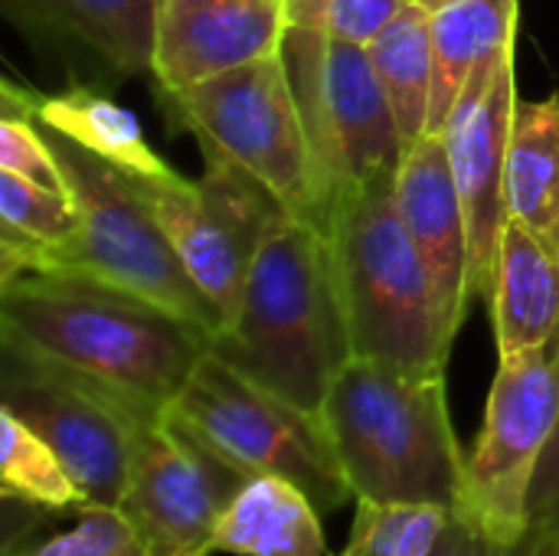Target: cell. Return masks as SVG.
Masks as SVG:
<instances>
[{"instance_id": "6da1fadb", "label": "cell", "mask_w": 559, "mask_h": 556, "mask_svg": "<svg viewBox=\"0 0 559 556\" xmlns=\"http://www.w3.org/2000/svg\"><path fill=\"white\" fill-rule=\"evenodd\" d=\"M0 344H10L124 406L141 423L170 413L210 354V331L177 311L52 269L0 282Z\"/></svg>"}, {"instance_id": "7a4b0ae2", "label": "cell", "mask_w": 559, "mask_h": 556, "mask_svg": "<svg viewBox=\"0 0 559 556\" xmlns=\"http://www.w3.org/2000/svg\"><path fill=\"white\" fill-rule=\"evenodd\" d=\"M210 354L298 410L321 413L331 383L354 360L328 233L298 216L269 233Z\"/></svg>"}, {"instance_id": "3957f363", "label": "cell", "mask_w": 559, "mask_h": 556, "mask_svg": "<svg viewBox=\"0 0 559 556\" xmlns=\"http://www.w3.org/2000/svg\"><path fill=\"white\" fill-rule=\"evenodd\" d=\"M318 416L357 501L465 511L468 456L449 416L445 374L354 357Z\"/></svg>"}, {"instance_id": "277c9868", "label": "cell", "mask_w": 559, "mask_h": 556, "mask_svg": "<svg viewBox=\"0 0 559 556\" xmlns=\"http://www.w3.org/2000/svg\"><path fill=\"white\" fill-rule=\"evenodd\" d=\"M328 242L350 324L354 357L409 374H445L449 338L429 272L396 206V177L344 193Z\"/></svg>"}, {"instance_id": "5b68a950", "label": "cell", "mask_w": 559, "mask_h": 556, "mask_svg": "<svg viewBox=\"0 0 559 556\" xmlns=\"http://www.w3.org/2000/svg\"><path fill=\"white\" fill-rule=\"evenodd\" d=\"M43 134L62 167L66 190L75 206V239L39 272H85L177 311L210 331V338L223 331V315L190 279L138 184L66 134L52 128H43Z\"/></svg>"}, {"instance_id": "8992f818", "label": "cell", "mask_w": 559, "mask_h": 556, "mask_svg": "<svg viewBox=\"0 0 559 556\" xmlns=\"http://www.w3.org/2000/svg\"><path fill=\"white\" fill-rule=\"evenodd\" d=\"M160 95L206 154L233 161L265 184L292 216L328 233V210L282 49Z\"/></svg>"}, {"instance_id": "52a82bcc", "label": "cell", "mask_w": 559, "mask_h": 556, "mask_svg": "<svg viewBox=\"0 0 559 556\" xmlns=\"http://www.w3.org/2000/svg\"><path fill=\"white\" fill-rule=\"evenodd\" d=\"M282 59L305 121L318 190L328 210L373 180L396 177L406 141L367 46L285 29Z\"/></svg>"}, {"instance_id": "ba28073f", "label": "cell", "mask_w": 559, "mask_h": 556, "mask_svg": "<svg viewBox=\"0 0 559 556\" xmlns=\"http://www.w3.org/2000/svg\"><path fill=\"white\" fill-rule=\"evenodd\" d=\"M170 413L246 478H285L298 485L321 514L354 498L321 416L252 383L213 354L200 360Z\"/></svg>"}, {"instance_id": "9c48e42d", "label": "cell", "mask_w": 559, "mask_h": 556, "mask_svg": "<svg viewBox=\"0 0 559 556\" xmlns=\"http://www.w3.org/2000/svg\"><path fill=\"white\" fill-rule=\"evenodd\" d=\"M203 157L206 170L200 180H187L177 170L154 180L128 177L138 184L174 252L197 288L216 305L226 328L262 242L292 213L265 184L233 161L206 151Z\"/></svg>"}, {"instance_id": "30bf717a", "label": "cell", "mask_w": 559, "mask_h": 556, "mask_svg": "<svg viewBox=\"0 0 559 556\" xmlns=\"http://www.w3.org/2000/svg\"><path fill=\"white\" fill-rule=\"evenodd\" d=\"M559 416V344L498 357L485 426L468 456L465 511L501 556L524 531L527 492Z\"/></svg>"}, {"instance_id": "8fae6325", "label": "cell", "mask_w": 559, "mask_h": 556, "mask_svg": "<svg viewBox=\"0 0 559 556\" xmlns=\"http://www.w3.org/2000/svg\"><path fill=\"white\" fill-rule=\"evenodd\" d=\"M0 351V406L49 442L88 508H118L144 423L95 387L10 344Z\"/></svg>"}, {"instance_id": "7c38bea8", "label": "cell", "mask_w": 559, "mask_h": 556, "mask_svg": "<svg viewBox=\"0 0 559 556\" xmlns=\"http://www.w3.org/2000/svg\"><path fill=\"white\" fill-rule=\"evenodd\" d=\"M249 478L174 413L134 436L118 511L138 528L147 556H210L213 531Z\"/></svg>"}, {"instance_id": "4fadbf2b", "label": "cell", "mask_w": 559, "mask_h": 556, "mask_svg": "<svg viewBox=\"0 0 559 556\" xmlns=\"http://www.w3.org/2000/svg\"><path fill=\"white\" fill-rule=\"evenodd\" d=\"M518 108L514 46L485 59L465 82L455 111L442 131L452 174L465 203L472 242V292L491 298L495 265L508 210V144Z\"/></svg>"}, {"instance_id": "5bb4252c", "label": "cell", "mask_w": 559, "mask_h": 556, "mask_svg": "<svg viewBox=\"0 0 559 556\" xmlns=\"http://www.w3.org/2000/svg\"><path fill=\"white\" fill-rule=\"evenodd\" d=\"M396 206L429 272L449 338H459L472 292V242L465 203L442 134H423L396 170Z\"/></svg>"}, {"instance_id": "9a60e30c", "label": "cell", "mask_w": 559, "mask_h": 556, "mask_svg": "<svg viewBox=\"0 0 559 556\" xmlns=\"http://www.w3.org/2000/svg\"><path fill=\"white\" fill-rule=\"evenodd\" d=\"M285 29V0H160L151 75L187 88L278 52Z\"/></svg>"}, {"instance_id": "2e32d148", "label": "cell", "mask_w": 559, "mask_h": 556, "mask_svg": "<svg viewBox=\"0 0 559 556\" xmlns=\"http://www.w3.org/2000/svg\"><path fill=\"white\" fill-rule=\"evenodd\" d=\"M160 0H3L23 33L92 52L118 75L154 72Z\"/></svg>"}, {"instance_id": "e0dca14e", "label": "cell", "mask_w": 559, "mask_h": 556, "mask_svg": "<svg viewBox=\"0 0 559 556\" xmlns=\"http://www.w3.org/2000/svg\"><path fill=\"white\" fill-rule=\"evenodd\" d=\"M488 305L498 357L559 344V252L521 220L504 226Z\"/></svg>"}, {"instance_id": "ac0fdd59", "label": "cell", "mask_w": 559, "mask_h": 556, "mask_svg": "<svg viewBox=\"0 0 559 556\" xmlns=\"http://www.w3.org/2000/svg\"><path fill=\"white\" fill-rule=\"evenodd\" d=\"M210 551L236 556H324L328 544L321 511L298 485L275 475H255L226 505Z\"/></svg>"}, {"instance_id": "d6986e66", "label": "cell", "mask_w": 559, "mask_h": 556, "mask_svg": "<svg viewBox=\"0 0 559 556\" xmlns=\"http://www.w3.org/2000/svg\"><path fill=\"white\" fill-rule=\"evenodd\" d=\"M518 7V0H452L432 13V105L426 134H442L472 72L514 46Z\"/></svg>"}, {"instance_id": "ffe728a7", "label": "cell", "mask_w": 559, "mask_h": 556, "mask_svg": "<svg viewBox=\"0 0 559 556\" xmlns=\"http://www.w3.org/2000/svg\"><path fill=\"white\" fill-rule=\"evenodd\" d=\"M508 210L559 252V92L518 98L508 144Z\"/></svg>"}, {"instance_id": "44dd1931", "label": "cell", "mask_w": 559, "mask_h": 556, "mask_svg": "<svg viewBox=\"0 0 559 556\" xmlns=\"http://www.w3.org/2000/svg\"><path fill=\"white\" fill-rule=\"evenodd\" d=\"M36 121L43 128L66 134L79 147L92 151L95 157L115 164L118 170H124L131 177L154 180V177H167L174 170L147 144L138 118L95 88L69 85L59 95H39L36 98Z\"/></svg>"}, {"instance_id": "7402d4cb", "label": "cell", "mask_w": 559, "mask_h": 556, "mask_svg": "<svg viewBox=\"0 0 559 556\" xmlns=\"http://www.w3.org/2000/svg\"><path fill=\"white\" fill-rule=\"evenodd\" d=\"M396 128L409 144L429 131L432 105V13L406 3L367 46Z\"/></svg>"}, {"instance_id": "603a6c76", "label": "cell", "mask_w": 559, "mask_h": 556, "mask_svg": "<svg viewBox=\"0 0 559 556\" xmlns=\"http://www.w3.org/2000/svg\"><path fill=\"white\" fill-rule=\"evenodd\" d=\"M0 492L7 501H20L43 511H85V498L75 488L69 469L49 449L43 436H36L23 419L0 406Z\"/></svg>"}, {"instance_id": "cb8c5ba5", "label": "cell", "mask_w": 559, "mask_h": 556, "mask_svg": "<svg viewBox=\"0 0 559 556\" xmlns=\"http://www.w3.org/2000/svg\"><path fill=\"white\" fill-rule=\"evenodd\" d=\"M445 508L429 505H367L357 501L350 541L341 556H429L439 544Z\"/></svg>"}, {"instance_id": "d4e9b609", "label": "cell", "mask_w": 559, "mask_h": 556, "mask_svg": "<svg viewBox=\"0 0 559 556\" xmlns=\"http://www.w3.org/2000/svg\"><path fill=\"white\" fill-rule=\"evenodd\" d=\"M0 226L43 246V256L33 269L39 272L56 252H62L75 239V206L69 193H56L0 170Z\"/></svg>"}, {"instance_id": "484cf974", "label": "cell", "mask_w": 559, "mask_h": 556, "mask_svg": "<svg viewBox=\"0 0 559 556\" xmlns=\"http://www.w3.org/2000/svg\"><path fill=\"white\" fill-rule=\"evenodd\" d=\"M403 7V0H285V20L292 29L370 46Z\"/></svg>"}, {"instance_id": "4316f807", "label": "cell", "mask_w": 559, "mask_h": 556, "mask_svg": "<svg viewBox=\"0 0 559 556\" xmlns=\"http://www.w3.org/2000/svg\"><path fill=\"white\" fill-rule=\"evenodd\" d=\"M7 556H147V544L124 511L85 508L69 531L10 551Z\"/></svg>"}, {"instance_id": "83f0119b", "label": "cell", "mask_w": 559, "mask_h": 556, "mask_svg": "<svg viewBox=\"0 0 559 556\" xmlns=\"http://www.w3.org/2000/svg\"><path fill=\"white\" fill-rule=\"evenodd\" d=\"M508 556H559V416L527 492L524 531Z\"/></svg>"}, {"instance_id": "f1b7e54d", "label": "cell", "mask_w": 559, "mask_h": 556, "mask_svg": "<svg viewBox=\"0 0 559 556\" xmlns=\"http://www.w3.org/2000/svg\"><path fill=\"white\" fill-rule=\"evenodd\" d=\"M0 170L33 180L46 190L69 193L62 167L46 141L43 128L36 125V118H26V115L0 118Z\"/></svg>"}, {"instance_id": "f546056e", "label": "cell", "mask_w": 559, "mask_h": 556, "mask_svg": "<svg viewBox=\"0 0 559 556\" xmlns=\"http://www.w3.org/2000/svg\"><path fill=\"white\" fill-rule=\"evenodd\" d=\"M429 556H501L488 537L481 534V528L472 521L468 511H452L449 514V524L439 537V544L432 547Z\"/></svg>"}, {"instance_id": "4dcf8cb0", "label": "cell", "mask_w": 559, "mask_h": 556, "mask_svg": "<svg viewBox=\"0 0 559 556\" xmlns=\"http://www.w3.org/2000/svg\"><path fill=\"white\" fill-rule=\"evenodd\" d=\"M403 3H413V7H423V10L436 13V10H442L445 3H452V0H403Z\"/></svg>"}]
</instances>
